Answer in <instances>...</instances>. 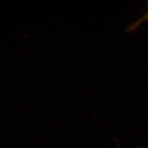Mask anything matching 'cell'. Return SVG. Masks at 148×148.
<instances>
[{
	"mask_svg": "<svg viewBox=\"0 0 148 148\" xmlns=\"http://www.w3.org/2000/svg\"><path fill=\"white\" fill-rule=\"evenodd\" d=\"M148 19V10L144 16L140 17V19H138L137 21H136L135 22L133 23L130 25H129V27H127V31L129 32L134 31V30H135L137 27H138L142 23L144 22L146 20Z\"/></svg>",
	"mask_w": 148,
	"mask_h": 148,
	"instance_id": "6da1fadb",
	"label": "cell"
}]
</instances>
